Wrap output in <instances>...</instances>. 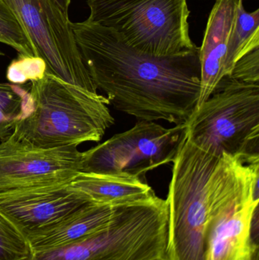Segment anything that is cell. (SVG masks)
<instances>
[{
  "mask_svg": "<svg viewBox=\"0 0 259 260\" xmlns=\"http://www.w3.org/2000/svg\"><path fill=\"white\" fill-rule=\"evenodd\" d=\"M82 161L76 145L39 148L11 136L0 142V192L71 183Z\"/></svg>",
  "mask_w": 259,
  "mask_h": 260,
  "instance_id": "30bf717a",
  "label": "cell"
},
{
  "mask_svg": "<svg viewBox=\"0 0 259 260\" xmlns=\"http://www.w3.org/2000/svg\"><path fill=\"white\" fill-rule=\"evenodd\" d=\"M259 48V9L247 12L239 4L237 18L230 36L222 76H229L236 62Z\"/></svg>",
  "mask_w": 259,
  "mask_h": 260,
  "instance_id": "9a60e30c",
  "label": "cell"
},
{
  "mask_svg": "<svg viewBox=\"0 0 259 260\" xmlns=\"http://www.w3.org/2000/svg\"><path fill=\"white\" fill-rule=\"evenodd\" d=\"M59 7L65 12L68 14V9H69L70 4H71V0H54Z\"/></svg>",
  "mask_w": 259,
  "mask_h": 260,
  "instance_id": "44dd1931",
  "label": "cell"
},
{
  "mask_svg": "<svg viewBox=\"0 0 259 260\" xmlns=\"http://www.w3.org/2000/svg\"><path fill=\"white\" fill-rule=\"evenodd\" d=\"M47 64V72L93 93L97 88L84 63L68 14L54 0H5Z\"/></svg>",
  "mask_w": 259,
  "mask_h": 260,
  "instance_id": "9c48e42d",
  "label": "cell"
},
{
  "mask_svg": "<svg viewBox=\"0 0 259 260\" xmlns=\"http://www.w3.org/2000/svg\"><path fill=\"white\" fill-rule=\"evenodd\" d=\"M88 20L118 34L127 45L155 56L194 50L187 0H88Z\"/></svg>",
  "mask_w": 259,
  "mask_h": 260,
  "instance_id": "52a82bcc",
  "label": "cell"
},
{
  "mask_svg": "<svg viewBox=\"0 0 259 260\" xmlns=\"http://www.w3.org/2000/svg\"><path fill=\"white\" fill-rule=\"evenodd\" d=\"M70 184L99 204L123 206L156 197L146 181L134 176L80 172Z\"/></svg>",
  "mask_w": 259,
  "mask_h": 260,
  "instance_id": "5bb4252c",
  "label": "cell"
},
{
  "mask_svg": "<svg viewBox=\"0 0 259 260\" xmlns=\"http://www.w3.org/2000/svg\"><path fill=\"white\" fill-rule=\"evenodd\" d=\"M239 4H243V0H239Z\"/></svg>",
  "mask_w": 259,
  "mask_h": 260,
  "instance_id": "7402d4cb",
  "label": "cell"
},
{
  "mask_svg": "<svg viewBox=\"0 0 259 260\" xmlns=\"http://www.w3.org/2000/svg\"><path fill=\"white\" fill-rule=\"evenodd\" d=\"M186 139V123L165 128L138 120L130 129L82 152L81 172L134 176L145 181L149 171L173 162Z\"/></svg>",
  "mask_w": 259,
  "mask_h": 260,
  "instance_id": "ba28073f",
  "label": "cell"
},
{
  "mask_svg": "<svg viewBox=\"0 0 259 260\" xmlns=\"http://www.w3.org/2000/svg\"><path fill=\"white\" fill-rule=\"evenodd\" d=\"M31 108L12 136L19 142L50 148L98 142L115 120L107 99L46 73L28 84Z\"/></svg>",
  "mask_w": 259,
  "mask_h": 260,
  "instance_id": "7a4b0ae2",
  "label": "cell"
},
{
  "mask_svg": "<svg viewBox=\"0 0 259 260\" xmlns=\"http://www.w3.org/2000/svg\"><path fill=\"white\" fill-rule=\"evenodd\" d=\"M31 254L26 237L0 212V260H27Z\"/></svg>",
  "mask_w": 259,
  "mask_h": 260,
  "instance_id": "ac0fdd59",
  "label": "cell"
},
{
  "mask_svg": "<svg viewBox=\"0 0 259 260\" xmlns=\"http://www.w3.org/2000/svg\"><path fill=\"white\" fill-rule=\"evenodd\" d=\"M186 126L187 140L208 154L259 162V84L225 76Z\"/></svg>",
  "mask_w": 259,
  "mask_h": 260,
  "instance_id": "277c9868",
  "label": "cell"
},
{
  "mask_svg": "<svg viewBox=\"0 0 259 260\" xmlns=\"http://www.w3.org/2000/svg\"><path fill=\"white\" fill-rule=\"evenodd\" d=\"M219 158L186 139L173 160L167 195L164 260H205L209 180Z\"/></svg>",
  "mask_w": 259,
  "mask_h": 260,
  "instance_id": "8992f818",
  "label": "cell"
},
{
  "mask_svg": "<svg viewBox=\"0 0 259 260\" xmlns=\"http://www.w3.org/2000/svg\"><path fill=\"white\" fill-rule=\"evenodd\" d=\"M90 202L70 183L35 186L0 192V212L27 237Z\"/></svg>",
  "mask_w": 259,
  "mask_h": 260,
  "instance_id": "8fae6325",
  "label": "cell"
},
{
  "mask_svg": "<svg viewBox=\"0 0 259 260\" xmlns=\"http://www.w3.org/2000/svg\"><path fill=\"white\" fill-rule=\"evenodd\" d=\"M70 25L91 80L109 105L138 120L176 125L188 121L200 93L199 47L173 56H152L88 19Z\"/></svg>",
  "mask_w": 259,
  "mask_h": 260,
  "instance_id": "6da1fadb",
  "label": "cell"
},
{
  "mask_svg": "<svg viewBox=\"0 0 259 260\" xmlns=\"http://www.w3.org/2000/svg\"><path fill=\"white\" fill-rule=\"evenodd\" d=\"M0 43L12 47L18 54L36 56L19 21L5 0H0Z\"/></svg>",
  "mask_w": 259,
  "mask_h": 260,
  "instance_id": "e0dca14e",
  "label": "cell"
},
{
  "mask_svg": "<svg viewBox=\"0 0 259 260\" xmlns=\"http://www.w3.org/2000/svg\"><path fill=\"white\" fill-rule=\"evenodd\" d=\"M229 77L249 84H259V48L236 62Z\"/></svg>",
  "mask_w": 259,
  "mask_h": 260,
  "instance_id": "ffe728a7",
  "label": "cell"
},
{
  "mask_svg": "<svg viewBox=\"0 0 259 260\" xmlns=\"http://www.w3.org/2000/svg\"><path fill=\"white\" fill-rule=\"evenodd\" d=\"M47 70L45 61L40 56L18 54L8 67L6 79L11 84L24 85L43 79Z\"/></svg>",
  "mask_w": 259,
  "mask_h": 260,
  "instance_id": "d6986e66",
  "label": "cell"
},
{
  "mask_svg": "<svg viewBox=\"0 0 259 260\" xmlns=\"http://www.w3.org/2000/svg\"><path fill=\"white\" fill-rule=\"evenodd\" d=\"M118 206L90 202L58 222L30 234L26 238L32 253L56 250L95 235L110 223Z\"/></svg>",
  "mask_w": 259,
  "mask_h": 260,
  "instance_id": "4fadbf2b",
  "label": "cell"
},
{
  "mask_svg": "<svg viewBox=\"0 0 259 260\" xmlns=\"http://www.w3.org/2000/svg\"><path fill=\"white\" fill-rule=\"evenodd\" d=\"M0 56H4V53L0 50Z\"/></svg>",
  "mask_w": 259,
  "mask_h": 260,
  "instance_id": "603a6c76",
  "label": "cell"
},
{
  "mask_svg": "<svg viewBox=\"0 0 259 260\" xmlns=\"http://www.w3.org/2000/svg\"><path fill=\"white\" fill-rule=\"evenodd\" d=\"M259 165L225 154L208 186L205 260H258Z\"/></svg>",
  "mask_w": 259,
  "mask_h": 260,
  "instance_id": "3957f363",
  "label": "cell"
},
{
  "mask_svg": "<svg viewBox=\"0 0 259 260\" xmlns=\"http://www.w3.org/2000/svg\"><path fill=\"white\" fill-rule=\"evenodd\" d=\"M238 6L239 0H216L210 12L203 42L199 47L201 85L196 108L208 100L223 78L224 62Z\"/></svg>",
  "mask_w": 259,
  "mask_h": 260,
  "instance_id": "7c38bea8",
  "label": "cell"
},
{
  "mask_svg": "<svg viewBox=\"0 0 259 260\" xmlns=\"http://www.w3.org/2000/svg\"><path fill=\"white\" fill-rule=\"evenodd\" d=\"M168 209L158 197L119 206L112 221L95 235L27 260H164Z\"/></svg>",
  "mask_w": 259,
  "mask_h": 260,
  "instance_id": "5b68a950",
  "label": "cell"
},
{
  "mask_svg": "<svg viewBox=\"0 0 259 260\" xmlns=\"http://www.w3.org/2000/svg\"><path fill=\"white\" fill-rule=\"evenodd\" d=\"M30 108L29 87L0 82V142L12 136L17 123L28 114Z\"/></svg>",
  "mask_w": 259,
  "mask_h": 260,
  "instance_id": "2e32d148",
  "label": "cell"
}]
</instances>
